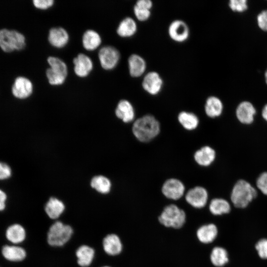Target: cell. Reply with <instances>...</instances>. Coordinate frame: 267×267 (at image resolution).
<instances>
[{
  "label": "cell",
  "mask_w": 267,
  "mask_h": 267,
  "mask_svg": "<svg viewBox=\"0 0 267 267\" xmlns=\"http://www.w3.org/2000/svg\"><path fill=\"white\" fill-rule=\"evenodd\" d=\"M256 110L250 102H240L236 109V116L238 120L245 125L251 124L254 120Z\"/></svg>",
  "instance_id": "obj_18"
},
{
  "label": "cell",
  "mask_w": 267,
  "mask_h": 267,
  "mask_svg": "<svg viewBox=\"0 0 267 267\" xmlns=\"http://www.w3.org/2000/svg\"><path fill=\"white\" fill-rule=\"evenodd\" d=\"M228 5L232 11L238 12H243L248 8L246 0H230Z\"/></svg>",
  "instance_id": "obj_33"
},
{
  "label": "cell",
  "mask_w": 267,
  "mask_h": 267,
  "mask_svg": "<svg viewBox=\"0 0 267 267\" xmlns=\"http://www.w3.org/2000/svg\"><path fill=\"white\" fill-rule=\"evenodd\" d=\"M216 225L210 223L202 225L197 231V236L199 240L205 244L212 242L218 235Z\"/></svg>",
  "instance_id": "obj_27"
},
{
  "label": "cell",
  "mask_w": 267,
  "mask_h": 267,
  "mask_svg": "<svg viewBox=\"0 0 267 267\" xmlns=\"http://www.w3.org/2000/svg\"><path fill=\"white\" fill-rule=\"evenodd\" d=\"M164 81L161 75L156 71H151L143 76L141 87L148 94L156 95L162 91Z\"/></svg>",
  "instance_id": "obj_9"
},
{
  "label": "cell",
  "mask_w": 267,
  "mask_h": 267,
  "mask_svg": "<svg viewBox=\"0 0 267 267\" xmlns=\"http://www.w3.org/2000/svg\"><path fill=\"white\" fill-rule=\"evenodd\" d=\"M209 210L214 215H222L229 213L231 207L229 203L225 199L216 198L211 201Z\"/></svg>",
  "instance_id": "obj_29"
},
{
  "label": "cell",
  "mask_w": 267,
  "mask_h": 267,
  "mask_svg": "<svg viewBox=\"0 0 267 267\" xmlns=\"http://www.w3.org/2000/svg\"><path fill=\"white\" fill-rule=\"evenodd\" d=\"M223 105L221 100L216 96H210L206 100L204 111L211 118L219 117L222 113Z\"/></svg>",
  "instance_id": "obj_25"
},
{
  "label": "cell",
  "mask_w": 267,
  "mask_h": 267,
  "mask_svg": "<svg viewBox=\"0 0 267 267\" xmlns=\"http://www.w3.org/2000/svg\"><path fill=\"white\" fill-rule=\"evenodd\" d=\"M265 77L266 83L267 84V70H266V71L265 72Z\"/></svg>",
  "instance_id": "obj_42"
},
{
  "label": "cell",
  "mask_w": 267,
  "mask_h": 267,
  "mask_svg": "<svg viewBox=\"0 0 267 267\" xmlns=\"http://www.w3.org/2000/svg\"></svg>",
  "instance_id": "obj_44"
},
{
  "label": "cell",
  "mask_w": 267,
  "mask_h": 267,
  "mask_svg": "<svg viewBox=\"0 0 267 267\" xmlns=\"http://www.w3.org/2000/svg\"><path fill=\"white\" fill-rule=\"evenodd\" d=\"M98 58L101 67L105 70H112L118 65L121 58L119 50L111 45L101 47L98 52Z\"/></svg>",
  "instance_id": "obj_7"
},
{
  "label": "cell",
  "mask_w": 267,
  "mask_h": 267,
  "mask_svg": "<svg viewBox=\"0 0 267 267\" xmlns=\"http://www.w3.org/2000/svg\"><path fill=\"white\" fill-rule=\"evenodd\" d=\"M116 116L125 123L132 122L134 118L135 112L132 104L127 99L120 100L115 110Z\"/></svg>",
  "instance_id": "obj_22"
},
{
  "label": "cell",
  "mask_w": 267,
  "mask_h": 267,
  "mask_svg": "<svg viewBox=\"0 0 267 267\" xmlns=\"http://www.w3.org/2000/svg\"><path fill=\"white\" fill-rule=\"evenodd\" d=\"M256 185L262 193L267 195V172L259 175L256 180Z\"/></svg>",
  "instance_id": "obj_35"
},
{
  "label": "cell",
  "mask_w": 267,
  "mask_h": 267,
  "mask_svg": "<svg viewBox=\"0 0 267 267\" xmlns=\"http://www.w3.org/2000/svg\"><path fill=\"white\" fill-rule=\"evenodd\" d=\"M168 33L170 38L177 43H183L189 39L190 29L187 23L181 19H175L169 24Z\"/></svg>",
  "instance_id": "obj_8"
},
{
  "label": "cell",
  "mask_w": 267,
  "mask_h": 267,
  "mask_svg": "<svg viewBox=\"0 0 267 267\" xmlns=\"http://www.w3.org/2000/svg\"><path fill=\"white\" fill-rule=\"evenodd\" d=\"M90 185L98 192L103 194L108 193L111 188L110 180L102 176L93 177L91 180Z\"/></svg>",
  "instance_id": "obj_31"
},
{
  "label": "cell",
  "mask_w": 267,
  "mask_h": 267,
  "mask_svg": "<svg viewBox=\"0 0 267 267\" xmlns=\"http://www.w3.org/2000/svg\"><path fill=\"white\" fill-rule=\"evenodd\" d=\"M137 28V24L134 19L131 17H126L119 23L116 32L121 38H131L136 33Z\"/></svg>",
  "instance_id": "obj_23"
},
{
  "label": "cell",
  "mask_w": 267,
  "mask_h": 267,
  "mask_svg": "<svg viewBox=\"0 0 267 267\" xmlns=\"http://www.w3.org/2000/svg\"><path fill=\"white\" fill-rule=\"evenodd\" d=\"M133 12L135 18L139 21L145 22L151 17V10L134 5Z\"/></svg>",
  "instance_id": "obj_32"
},
{
  "label": "cell",
  "mask_w": 267,
  "mask_h": 267,
  "mask_svg": "<svg viewBox=\"0 0 267 267\" xmlns=\"http://www.w3.org/2000/svg\"><path fill=\"white\" fill-rule=\"evenodd\" d=\"M161 191L163 194L167 198L176 200L183 196L185 186L179 179L170 178L163 183Z\"/></svg>",
  "instance_id": "obj_11"
},
{
  "label": "cell",
  "mask_w": 267,
  "mask_h": 267,
  "mask_svg": "<svg viewBox=\"0 0 267 267\" xmlns=\"http://www.w3.org/2000/svg\"><path fill=\"white\" fill-rule=\"evenodd\" d=\"M216 157L215 150L211 147L206 145L197 150L194 154L195 161L200 166L208 167L215 161Z\"/></svg>",
  "instance_id": "obj_20"
},
{
  "label": "cell",
  "mask_w": 267,
  "mask_h": 267,
  "mask_svg": "<svg viewBox=\"0 0 267 267\" xmlns=\"http://www.w3.org/2000/svg\"><path fill=\"white\" fill-rule=\"evenodd\" d=\"M257 21L259 28L267 32V9L262 11L258 15Z\"/></svg>",
  "instance_id": "obj_37"
},
{
  "label": "cell",
  "mask_w": 267,
  "mask_h": 267,
  "mask_svg": "<svg viewBox=\"0 0 267 267\" xmlns=\"http://www.w3.org/2000/svg\"><path fill=\"white\" fill-rule=\"evenodd\" d=\"M178 120L183 128L188 131L195 130L199 123V118L196 114L185 111L179 112L178 116Z\"/></svg>",
  "instance_id": "obj_28"
},
{
  "label": "cell",
  "mask_w": 267,
  "mask_h": 267,
  "mask_svg": "<svg viewBox=\"0 0 267 267\" xmlns=\"http://www.w3.org/2000/svg\"><path fill=\"white\" fill-rule=\"evenodd\" d=\"M135 5L144 8L151 10L153 3L151 0H138L136 1Z\"/></svg>",
  "instance_id": "obj_39"
},
{
  "label": "cell",
  "mask_w": 267,
  "mask_h": 267,
  "mask_svg": "<svg viewBox=\"0 0 267 267\" xmlns=\"http://www.w3.org/2000/svg\"><path fill=\"white\" fill-rule=\"evenodd\" d=\"M49 67L45 71L48 83L53 86L63 84L68 76V67L66 63L59 57L50 56L47 58Z\"/></svg>",
  "instance_id": "obj_3"
},
{
  "label": "cell",
  "mask_w": 267,
  "mask_h": 267,
  "mask_svg": "<svg viewBox=\"0 0 267 267\" xmlns=\"http://www.w3.org/2000/svg\"><path fill=\"white\" fill-rule=\"evenodd\" d=\"M69 35L67 30L61 27L51 28L48 32L47 40L49 44L56 48L64 47L69 41Z\"/></svg>",
  "instance_id": "obj_15"
},
{
  "label": "cell",
  "mask_w": 267,
  "mask_h": 267,
  "mask_svg": "<svg viewBox=\"0 0 267 267\" xmlns=\"http://www.w3.org/2000/svg\"><path fill=\"white\" fill-rule=\"evenodd\" d=\"M33 89V85L29 79L24 77H19L14 81L12 92L16 98L25 99L32 94Z\"/></svg>",
  "instance_id": "obj_17"
},
{
  "label": "cell",
  "mask_w": 267,
  "mask_h": 267,
  "mask_svg": "<svg viewBox=\"0 0 267 267\" xmlns=\"http://www.w3.org/2000/svg\"><path fill=\"white\" fill-rule=\"evenodd\" d=\"M109 267L108 266H103V267Z\"/></svg>",
  "instance_id": "obj_43"
},
{
  "label": "cell",
  "mask_w": 267,
  "mask_h": 267,
  "mask_svg": "<svg viewBox=\"0 0 267 267\" xmlns=\"http://www.w3.org/2000/svg\"><path fill=\"white\" fill-rule=\"evenodd\" d=\"M75 254L79 266L81 267H88L93 261L95 251L89 245H82L76 250Z\"/></svg>",
  "instance_id": "obj_24"
},
{
  "label": "cell",
  "mask_w": 267,
  "mask_h": 267,
  "mask_svg": "<svg viewBox=\"0 0 267 267\" xmlns=\"http://www.w3.org/2000/svg\"><path fill=\"white\" fill-rule=\"evenodd\" d=\"M210 259L213 265L222 267L228 262V255L227 251L222 247H216L211 252Z\"/></svg>",
  "instance_id": "obj_30"
},
{
  "label": "cell",
  "mask_w": 267,
  "mask_h": 267,
  "mask_svg": "<svg viewBox=\"0 0 267 267\" xmlns=\"http://www.w3.org/2000/svg\"><path fill=\"white\" fill-rule=\"evenodd\" d=\"M128 65L130 75L134 78L144 76L147 69V63L141 55L133 53L128 59Z\"/></svg>",
  "instance_id": "obj_16"
},
{
  "label": "cell",
  "mask_w": 267,
  "mask_h": 267,
  "mask_svg": "<svg viewBox=\"0 0 267 267\" xmlns=\"http://www.w3.org/2000/svg\"><path fill=\"white\" fill-rule=\"evenodd\" d=\"M11 175V169L6 163L0 162V180L8 178Z\"/></svg>",
  "instance_id": "obj_38"
},
{
  "label": "cell",
  "mask_w": 267,
  "mask_h": 267,
  "mask_svg": "<svg viewBox=\"0 0 267 267\" xmlns=\"http://www.w3.org/2000/svg\"><path fill=\"white\" fill-rule=\"evenodd\" d=\"M7 196L6 193L0 189V212H3L6 207Z\"/></svg>",
  "instance_id": "obj_40"
},
{
  "label": "cell",
  "mask_w": 267,
  "mask_h": 267,
  "mask_svg": "<svg viewBox=\"0 0 267 267\" xmlns=\"http://www.w3.org/2000/svg\"><path fill=\"white\" fill-rule=\"evenodd\" d=\"M184 211L176 205L170 204L166 206L158 219L163 225L168 227L179 228L185 222Z\"/></svg>",
  "instance_id": "obj_5"
},
{
  "label": "cell",
  "mask_w": 267,
  "mask_h": 267,
  "mask_svg": "<svg viewBox=\"0 0 267 267\" xmlns=\"http://www.w3.org/2000/svg\"><path fill=\"white\" fill-rule=\"evenodd\" d=\"M34 6L41 10H46L51 7L54 3L53 0H34Z\"/></svg>",
  "instance_id": "obj_36"
},
{
  "label": "cell",
  "mask_w": 267,
  "mask_h": 267,
  "mask_svg": "<svg viewBox=\"0 0 267 267\" xmlns=\"http://www.w3.org/2000/svg\"><path fill=\"white\" fill-rule=\"evenodd\" d=\"M262 116L263 119L267 122V104L263 107L262 111Z\"/></svg>",
  "instance_id": "obj_41"
},
{
  "label": "cell",
  "mask_w": 267,
  "mask_h": 267,
  "mask_svg": "<svg viewBox=\"0 0 267 267\" xmlns=\"http://www.w3.org/2000/svg\"><path fill=\"white\" fill-rule=\"evenodd\" d=\"M255 248L261 259H267V239H260L256 243Z\"/></svg>",
  "instance_id": "obj_34"
},
{
  "label": "cell",
  "mask_w": 267,
  "mask_h": 267,
  "mask_svg": "<svg viewBox=\"0 0 267 267\" xmlns=\"http://www.w3.org/2000/svg\"><path fill=\"white\" fill-rule=\"evenodd\" d=\"M73 234V229L70 225L56 221L49 228L47 242L52 247H61L69 241Z\"/></svg>",
  "instance_id": "obj_4"
},
{
  "label": "cell",
  "mask_w": 267,
  "mask_h": 267,
  "mask_svg": "<svg viewBox=\"0 0 267 267\" xmlns=\"http://www.w3.org/2000/svg\"><path fill=\"white\" fill-rule=\"evenodd\" d=\"M132 131L134 136L139 141L147 142L159 134L160 125L154 116L146 114L134 122Z\"/></svg>",
  "instance_id": "obj_1"
},
{
  "label": "cell",
  "mask_w": 267,
  "mask_h": 267,
  "mask_svg": "<svg viewBox=\"0 0 267 267\" xmlns=\"http://www.w3.org/2000/svg\"><path fill=\"white\" fill-rule=\"evenodd\" d=\"M257 194L256 189L248 181L239 179L232 188L230 199L235 207L243 209L247 207Z\"/></svg>",
  "instance_id": "obj_2"
},
{
  "label": "cell",
  "mask_w": 267,
  "mask_h": 267,
  "mask_svg": "<svg viewBox=\"0 0 267 267\" xmlns=\"http://www.w3.org/2000/svg\"><path fill=\"white\" fill-rule=\"evenodd\" d=\"M185 198L191 206L196 208H202L205 207L207 203L208 193L204 187L197 186L187 192Z\"/></svg>",
  "instance_id": "obj_13"
},
{
  "label": "cell",
  "mask_w": 267,
  "mask_h": 267,
  "mask_svg": "<svg viewBox=\"0 0 267 267\" xmlns=\"http://www.w3.org/2000/svg\"><path fill=\"white\" fill-rule=\"evenodd\" d=\"M4 237L8 243L21 245L26 240L27 231L22 224L13 222L6 227Z\"/></svg>",
  "instance_id": "obj_12"
},
{
  "label": "cell",
  "mask_w": 267,
  "mask_h": 267,
  "mask_svg": "<svg viewBox=\"0 0 267 267\" xmlns=\"http://www.w3.org/2000/svg\"><path fill=\"white\" fill-rule=\"evenodd\" d=\"M26 45V39L21 33L5 29L0 30V47L4 52L20 50Z\"/></svg>",
  "instance_id": "obj_6"
},
{
  "label": "cell",
  "mask_w": 267,
  "mask_h": 267,
  "mask_svg": "<svg viewBox=\"0 0 267 267\" xmlns=\"http://www.w3.org/2000/svg\"><path fill=\"white\" fill-rule=\"evenodd\" d=\"M65 208V205L61 201L51 197L45 205L44 211L50 219L56 220L62 214Z\"/></svg>",
  "instance_id": "obj_26"
},
{
  "label": "cell",
  "mask_w": 267,
  "mask_h": 267,
  "mask_svg": "<svg viewBox=\"0 0 267 267\" xmlns=\"http://www.w3.org/2000/svg\"><path fill=\"white\" fill-rule=\"evenodd\" d=\"M0 254L5 261L13 263L22 262L27 256V251L23 247L9 243L1 246Z\"/></svg>",
  "instance_id": "obj_10"
},
{
  "label": "cell",
  "mask_w": 267,
  "mask_h": 267,
  "mask_svg": "<svg viewBox=\"0 0 267 267\" xmlns=\"http://www.w3.org/2000/svg\"><path fill=\"white\" fill-rule=\"evenodd\" d=\"M82 43L85 49L92 51L100 46L102 38L100 34L96 31L88 29L85 31L82 36Z\"/></svg>",
  "instance_id": "obj_21"
},
{
  "label": "cell",
  "mask_w": 267,
  "mask_h": 267,
  "mask_svg": "<svg viewBox=\"0 0 267 267\" xmlns=\"http://www.w3.org/2000/svg\"><path fill=\"white\" fill-rule=\"evenodd\" d=\"M102 247L105 253L111 256L120 254L123 249V245L120 237L114 233L108 234L104 237Z\"/></svg>",
  "instance_id": "obj_19"
},
{
  "label": "cell",
  "mask_w": 267,
  "mask_h": 267,
  "mask_svg": "<svg viewBox=\"0 0 267 267\" xmlns=\"http://www.w3.org/2000/svg\"><path fill=\"white\" fill-rule=\"evenodd\" d=\"M74 72L75 75L81 78L88 76L93 68L92 59L88 55L80 53L73 58Z\"/></svg>",
  "instance_id": "obj_14"
}]
</instances>
